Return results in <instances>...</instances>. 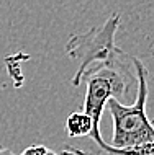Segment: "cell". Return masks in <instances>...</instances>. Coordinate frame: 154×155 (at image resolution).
Segmentation results:
<instances>
[{
    "label": "cell",
    "instance_id": "6da1fadb",
    "mask_svg": "<svg viewBox=\"0 0 154 155\" xmlns=\"http://www.w3.org/2000/svg\"><path fill=\"white\" fill-rule=\"evenodd\" d=\"M136 70V96L131 104H123L116 98L107 101L113 121L111 153L118 155H154V119L146 114L148 101V67L133 57Z\"/></svg>",
    "mask_w": 154,
    "mask_h": 155
},
{
    "label": "cell",
    "instance_id": "7a4b0ae2",
    "mask_svg": "<svg viewBox=\"0 0 154 155\" xmlns=\"http://www.w3.org/2000/svg\"><path fill=\"white\" fill-rule=\"evenodd\" d=\"M133 62V56L128 61L118 62L113 65H98L90 69L84 75L82 82H87V91L84 100V113L90 116L94 124V131L90 139L95 142L98 149L113 152L111 145L103 140L100 132V121L103 116V110L107 108V101L110 98L123 100L130 93V90L136 83V70L135 65L130 67Z\"/></svg>",
    "mask_w": 154,
    "mask_h": 155
},
{
    "label": "cell",
    "instance_id": "3957f363",
    "mask_svg": "<svg viewBox=\"0 0 154 155\" xmlns=\"http://www.w3.org/2000/svg\"><path fill=\"white\" fill-rule=\"evenodd\" d=\"M120 28V15L111 13L102 26L90 28L87 33L72 35L66 44V52L70 59L79 61L72 85L79 87L84 75L98 65H113L128 61L130 56L115 44V35Z\"/></svg>",
    "mask_w": 154,
    "mask_h": 155
},
{
    "label": "cell",
    "instance_id": "277c9868",
    "mask_svg": "<svg viewBox=\"0 0 154 155\" xmlns=\"http://www.w3.org/2000/svg\"><path fill=\"white\" fill-rule=\"evenodd\" d=\"M66 131H67L69 137H85L92 134L94 124L89 114L82 113H72L66 119Z\"/></svg>",
    "mask_w": 154,
    "mask_h": 155
},
{
    "label": "cell",
    "instance_id": "5b68a950",
    "mask_svg": "<svg viewBox=\"0 0 154 155\" xmlns=\"http://www.w3.org/2000/svg\"><path fill=\"white\" fill-rule=\"evenodd\" d=\"M20 155H57V153L53 152L51 149H48L46 145L35 144V145H30V147H26Z\"/></svg>",
    "mask_w": 154,
    "mask_h": 155
},
{
    "label": "cell",
    "instance_id": "8992f818",
    "mask_svg": "<svg viewBox=\"0 0 154 155\" xmlns=\"http://www.w3.org/2000/svg\"><path fill=\"white\" fill-rule=\"evenodd\" d=\"M57 155H90V153H87L84 152V150H80V149H74V147H64L61 150Z\"/></svg>",
    "mask_w": 154,
    "mask_h": 155
},
{
    "label": "cell",
    "instance_id": "52a82bcc",
    "mask_svg": "<svg viewBox=\"0 0 154 155\" xmlns=\"http://www.w3.org/2000/svg\"><path fill=\"white\" fill-rule=\"evenodd\" d=\"M0 155H15L10 149H7L5 145H0Z\"/></svg>",
    "mask_w": 154,
    "mask_h": 155
},
{
    "label": "cell",
    "instance_id": "ba28073f",
    "mask_svg": "<svg viewBox=\"0 0 154 155\" xmlns=\"http://www.w3.org/2000/svg\"><path fill=\"white\" fill-rule=\"evenodd\" d=\"M94 155H118V153H111V152H107V150L98 149V150H97V152H95Z\"/></svg>",
    "mask_w": 154,
    "mask_h": 155
}]
</instances>
